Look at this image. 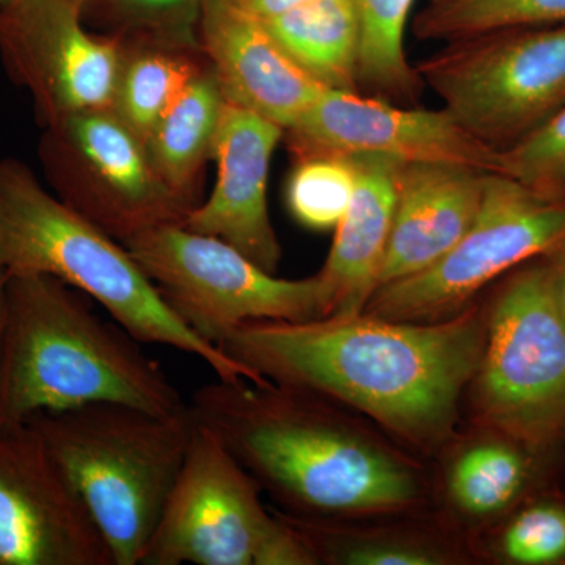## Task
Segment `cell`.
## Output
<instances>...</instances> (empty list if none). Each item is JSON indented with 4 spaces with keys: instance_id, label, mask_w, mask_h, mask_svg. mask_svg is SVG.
<instances>
[{
    "instance_id": "6da1fadb",
    "label": "cell",
    "mask_w": 565,
    "mask_h": 565,
    "mask_svg": "<svg viewBox=\"0 0 565 565\" xmlns=\"http://www.w3.org/2000/svg\"><path fill=\"white\" fill-rule=\"evenodd\" d=\"M484 344L479 315L462 311L438 322L364 313L247 322L218 349L262 382L337 397L405 437L435 440L455 424Z\"/></svg>"
},
{
    "instance_id": "7a4b0ae2",
    "label": "cell",
    "mask_w": 565,
    "mask_h": 565,
    "mask_svg": "<svg viewBox=\"0 0 565 565\" xmlns=\"http://www.w3.org/2000/svg\"><path fill=\"white\" fill-rule=\"evenodd\" d=\"M50 275H9L0 344V426L95 403L188 411L143 343Z\"/></svg>"
},
{
    "instance_id": "3957f363",
    "label": "cell",
    "mask_w": 565,
    "mask_h": 565,
    "mask_svg": "<svg viewBox=\"0 0 565 565\" xmlns=\"http://www.w3.org/2000/svg\"><path fill=\"white\" fill-rule=\"evenodd\" d=\"M217 379L193 393V418L245 470L308 512L397 508L414 500V478L377 449L300 403L299 390Z\"/></svg>"
},
{
    "instance_id": "277c9868",
    "label": "cell",
    "mask_w": 565,
    "mask_h": 565,
    "mask_svg": "<svg viewBox=\"0 0 565 565\" xmlns=\"http://www.w3.org/2000/svg\"><path fill=\"white\" fill-rule=\"evenodd\" d=\"M0 266L79 289L140 343L199 356L221 381L263 384L184 326L126 245L66 206L17 158L0 159Z\"/></svg>"
},
{
    "instance_id": "5b68a950",
    "label": "cell",
    "mask_w": 565,
    "mask_h": 565,
    "mask_svg": "<svg viewBox=\"0 0 565 565\" xmlns=\"http://www.w3.org/2000/svg\"><path fill=\"white\" fill-rule=\"evenodd\" d=\"M99 531L114 565H140L188 455L191 405L161 415L95 403L29 418Z\"/></svg>"
},
{
    "instance_id": "8992f818",
    "label": "cell",
    "mask_w": 565,
    "mask_h": 565,
    "mask_svg": "<svg viewBox=\"0 0 565 565\" xmlns=\"http://www.w3.org/2000/svg\"><path fill=\"white\" fill-rule=\"evenodd\" d=\"M415 70L468 132L508 150L565 107V24L445 41Z\"/></svg>"
},
{
    "instance_id": "52a82bcc",
    "label": "cell",
    "mask_w": 565,
    "mask_h": 565,
    "mask_svg": "<svg viewBox=\"0 0 565 565\" xmlns=\"http://www.w3.org/2000/svg\"><path fill=\"white\" fill-rule=\"evenodd\" d=\"M125 245L180 321L217 348L244 323L316 321L332 308L321 275L278 278L233 245L182 223L148 230Z\"/></svg>"
},
{
    "instance_id": "ba28073f",
    "label": "cell",
    "mask_w": 565,
    "mask_h": 565,
    "mask_svg": "<svg viewBox=\"0 0 565 565\" xmlns=\"http://www.w3.org/2000/svg\"><path fill=\"white\" fill-rule=\"evenodd\" d=\"M315 563L292 526L264 511L252 475L195 422L180 476L140 565Z\"/></svg>"
},
{
    "instance_id": "9c48e42d",
    "label": "cell",
    "mask_w": 565,
    "mask_h": 565,
    "mask_svg": "<svg viewBox=\"0 0 565 565\" xmlns=\"http://www.w3.org/2000/svg\"><path fill=\"white\" fill-rule=\"evenodd\" d=\"M478 373L494 427L533 446L565 433V319L544 259L519 266L498 294Z\"/></svg>"
},
{
    "instance_id": "30bf717a",
    "label": "cell",
    "mask_w": 565,
    "mask_h": 565,
    "mask_svg": "<svg viewBox=\"0 0 565 565\" xmlns=\"http://www.w3.org/2000/svg\"><path fill=\"white\" fill-rule=\"evenodd\" d=\"M39 159L51 192L122 245L148 230L182 223L191 212L159 177L147 141L114 107L43 128Z\"/></svg>"
},
{
    "instance_id": "8fae6325",
    "label": "cell",
    "mask_w": 565,
    "mask_h": 565,
    "mask_svg": "<svg viewBox=\"0 0 565 565\" xmlns=\"http://www.w3.org/2000/svg\"><path fill=\"white\" fill-rule=\"evenodd\" d=\"M564 234L565 203L489 173L481 210L459 243L422 273L382 285L363 313L404 322L455 318L490 281L541 258Z\"/></svg>"
},
{
    "instance_id": "7c38bea8",
    "label": "cell",
    "mask_w": 565,
    "mask_h": 565,
    "mask_svg": "<svg viewBox=\"0 0 565 565\" xmlns=\"http://www.w3.org/2000/svg\"><path fill=\"white\" fill-rule=\"evenodd\" d=\"M122 40L93 33L85 0H14L0 7V62L31 95L41 128L114 107Z\"/></svg>"
},
{
    "instance_id": "4fadbf2b",
    "label": "cell",
    "mask_w": 565,
    "mask_h": 565,
    "mask_svg": "<svg viewBox=\"0 0 565 565\" xmlns=\"http://www.w3.org/2000/svg\"><path fill=\"white\" fill-rule=\"evenodd\" d=\"M282 140L292 159L370 154L500 174V151L476 139L448 110L401 107L360 92H323Z\"/></svg>"
},
{
    "instance_id": "5bb4252c",
    "label": "cell",
    "mask_w": 565,
    "mask_h": 565,
    "mask_svg": "<svg viewBox=\"0 0 565 565\" xmlns=\"http://www.w3.org/2000/svg\"><path fill=\"white\" fill-rule=\"evenodd\" d=\"M0 565H114L31 424L0 426Z\"/></svg>"
},
{
    "instance_id": "9a60e30c",
    "label": "cell",
    "mask_w": 565,
    "mask_h": 565,
    "mask_svg": "<svg viewBox=\"0 0 565 565\" xmlns=\"http://www.w3.org/2000/svg\"><path fill=\"white\" fill-rule=\"evenodd\" d=\"M285 128L255 111L226 103L215 137V184L182 225L225 241L267 273L281 262V245L270 221L267 185L274 152Z\"/></svg>"
},
{
    "instance_id": "2e32d148",
    "label": "cell",
    "mask_w": 565,
    "mask_h": 565,
    "mask_svg": "<svg viewBox=\"0 0 565 565\" xmlns=\"http://www.w3.org/2000/svg\"><path fill=\"white\" fill-rule=\"evenodd\" d=\"M199 41L226 103L285 131L329 90L281 50L259 18L233 0H202Z\"/></svg>"
},
{
    "instance_id": "e0dca14e",
    "label": "cell",
    "mask_w": 565,
    "mask_h": 565,
    "mask_svg": "<svg viewBox=\"0 0 565 565\" xmlns=\"http://www.w3.org/2000/svg\"><path fill=\"white\" fill-rule=\"evenodd\" d=\"M487 174L452 163H401L379 288L427 269L473 225Z\"/></svg>"
},
{
    "instance_id": "ac0fdd59",
    "label": "cell",
    "mask_w": 565,
    "mask_h": 565,
    "mask_svg": "<svg viewBox=\"0 0 565 565\" xmlns=\"http://www.w3.org/2000/svg\"><path fill=\"white\" fill-rule=\"evenodd\" d=\"M355 166V191L334 228L321 273L332 299L329 316L362 315L381 281L401 162L382 156H348Z\"/></svg>"
},
{
    "instance_id": "d6986e66",
    "label": "cell",
    "mask_w": 565,
    "mask_h": 565,
    "mask_svg": "<svg viewBox=\"0 0 565 565\" xmlns=\"http://www.w3.org/2000/svg\"><path fill=\"white\" fill-rule=\"evenodd\" d=\"M225 104L210 65L189 82L147 139L159 177L191 211L200 203V181L212 161Z\"/></svg>"
},
{
    "instance_id": "ffe728a7",
    "label": "cell",
    "mask_w": 565,
    "mask_h": 565,
    "mask_svg": "<svg viewBox=\"0 0 565 565\" xmlns=\"http://www.w3.org/2000/svg\"><path fill=\"white\" fill-rule=\"evenodd\" d=\"M262 21L281 50L322 87L362 92V28L355 0H311Z\"/></svg>"
},
{
    "instance_id": "44dd1931",
    "label": "cell",
    "mask_w": 565,
    "mask_h": 565,
    "mask_svg": "<svg viewBox=\"0 0 565 565\" xmlns=\"http://www.w3.org/2000/svg\"><path fill=\"white\" fill-rule=\"evenodd\" d=\"M121 40V68L114 109L147 141L159 118L210 62L200 44Z\"/></svg>"
},
{
    "instance_id": "7402d4cb",
    "label": "cell",
    "mask_w": 565,
    "mask_h": 565,
    "mask_svg": "<svg viewBox=\"0 0 565 565\" xmlns=\"http://www.w3.org/2000/svg\"><path fill=\"white\" fill-rule=\"evenodd\" d=\"M416 0H355L360 14V90L390 103H416L423 81L405 52V31Z\"/></svg>"
},
{
    "instance_id": "603a6c76",
    "label": "cell",
    "mask_w": 565,
    "mask_h": 565,
    "mask_svg": "<svg viewBox=\"0 0 565 565\" xmlns=\"http://www.w3.org/2000/svg\"><path fill=\"white\" fill-rule=\"evenodd\" d=\"M565 24V0H445L427 3L414 20L419 40L449 41L509 28Z\"/></svg>"
},
{
    "instance_id": "cb8c5ba5",
    "label": "cell",
    "mask_w": 565,
    "mask_h": 565,
    "mask_svg": "<svg viewBox=\"0 0 565 565\" xmlns=\"http://www.w3.org/2000/svg\"><path fill=\"white\" fill-rule=\"evenodd\" d=\"M356 172L348 156L294 159L286 204L294 218L315 232L337 228L355 191Z\"/></svg>"
},
{
    "instance_id": "d4e9b609",
    "label": "cell",
    "mask_w": 565,
    "mask_h": 565,
    "mask_svg": "<svg viewBox=\"0 0 565 565\" xmlns=\"http://www.w3.org/2000/svg\"><path fill=\"white\" fill-rule=\"evenodd\" d=\"M525 465L514 449L487 444L465 452L452 468L449 487L456 503L471 514L500 511L519 492Z\"/></svg>"
},
{
    "instance_id": "484cf974",
    "label": "cell",
    "mask_w": 565,
    "mask_h": 565,
    "mask_svg": "<svg viewBox=\"0 0 565 565\" xmlns=\"http://www.w3.org/2000/svg\"><path fill=\"white\" fill-rule=\"evenodd\" d=\"M98 14L121 39L200 44L202 0H85V17Z\"/></svg>"
},
{
    "instance_id": "4316f807",
    "label": "cell",
    "mask_w": 565,
    "mask_h": 565,
    "mask_svg": "<svg viewBox=\"0 0 565 565\" xmlns=\"http://www.w3.org/2000/svg\"><path fill=\"white\" fill-rule=\"evenodd\" d=\"M500 174L542 199L565 203V107L526 139L500 151Z\"/></svg>"
},
{
    "instance_id": "83f0119b",
    "label": "cell",
    "mask_w": 565,
    "mask_h": 565,
    "mask_svg": "<svg viewBox=\"0 0 565 565\" xmlns=\"http://www.w3.org/2000/svg\"><path fill=\"white\" fill-rule=\"evenodd\" d=\"M503 552L516 564L546 565L565 559V511L541 504L526 509L508 526Z\"/></svg>"
},
{
    "instance_id": "f1b7e54d",
    "label": "cell",
    "mask_w": 565,
    "mask_h": 565,
    "mask_svg": "<svg viewBox=\"0 0 565 565\" xmlns=\"http://www.w3.org/2000/svg\"><path fill=\"white\" fill-rule=\"evenodd\" d=\"M344 563L352 565H433L437 557L422 550L393 544H364L348 550Z\"/></svg>"
},
{
    "instance_id": "f546056e",
    "label": "cell",
    "mask_w": 565,
    "mask_h": 565,
    "mask_svg": "<svg viewBox=\"0 0 565 565\" xmlns=\"http://www.w3.org/2000/svg\"><path fill=\"white\" fill-rule=\"evenodd\" d=\"M544 259L557 307L565 319V234L548 252L541 256Z\"/></svg>"
},
{
    "instance_id": "4dcf8cb0",
    "label": "cell",
    "mask_w": 565,
    "mask_h": 565,
    "mask_svg": "<svg viewBox=\"0 0 565 565\" xmlns=\"http://www.w3.org/2000/svg\"><path fill=\"white\" fill-rule=\"evenodd\" d=\"M233 2L259 20H269L311 0H233Z\"/></svg>"
},
{
    "instance_id": "1f68e13d",
    "label": "cell",
    "mask_w": 565,
    "mask_h": 565,
    "mask_svg": "<svg viewBox=\"0 0 565 565\" xmlns=\"http://www.w3.org/2000/svg\"><path fill=\"white\" fill-rule=\"evenodd\" d=\"M7 275L6 269L0 266V344H2V333H3V313H6V285H7Z\"/></svg>"
},
{
    "instance_id": "d6a6232c",
    "label": "cell",
    "mask_w": 565,
    "mask_h": 565,
    "mask_svg": "<svg viewBox=\"0 0 565 565\" xmlns=\"http://www.w3.org/2000/svg\"><path fill=\"white\" fill-rule=\"evenodd\" d=\"M14 0H0V7L10 6V3H13Z\"/></svg>"
},
{
    "instance_id": "836d02e7",
    "label": "cell",
    "mask_w": 565,
    "mask_h": 565,
    "mask_svg": "<svg viewBox=\"0 0 565 565\" xmlns=\"http://www.w3.org/2000/svg\"><path fill=\"white\" fill-rule=\"evenodd\" d=\"M445 2V0H429V3Z\"/></svg>"
}]
</instances>
